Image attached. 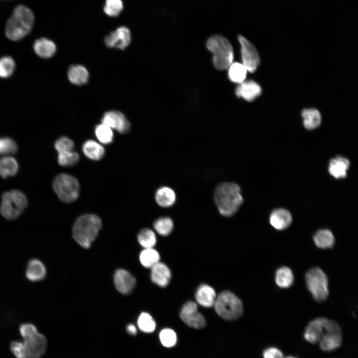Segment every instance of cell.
Here are the masks:
<instances>
[{"instance_id":"cell-1","label":"cell","mask_w":358,"mask_h":358,"mask_svg":"<svg viewBox=\"0 0 358 358\" xmlns=\"http://www.w3.org/2000/svg\"><path fill=\"white\" fill-rule=\"evenodd\" d=\"M19 332L23 341H12L10 345V350L16 358H40L47 347L45 337L31 323L21 324Z\"/></svg>"},{"instance_id":"cell-2","label":"cell","mask_w":358,"mask_h":358,"mask_svg":"<svg viewBox=\"0 0 358 358\" xmlns=\"http://www.w3.org/2000/svg\"><path fill=\"white\" fill-rule=\"evenodd\" d=\"M214 200L219 212L226 217L234 215L243 202L240 187L230 182L217 185L214 192Z\"/></svg>"},{"instance_id":"cell-3","label":"cell","mask_w":358,"mask_h":358,"mask_svg":"<svg viewBox=\"0 0 358 358\" xmlns=\"http://www.w3.org/2000/svg\"><path fill=\"white\" fill-rule=\"evenodd\" d=\"M33 22L34 15L29 8L24 5L17 6L6 23V37L12 41L20 40L30 32Z\"/></svg>"},{"instance_id":"cell-4","label":"cell","mask_w":358,"mask_h":358,"mask_svg":"<svg viewBox=\"0 0 358 358\" xmlns=\"http://www.w3.org/2000/svg\"><path fill=\"white\" fill-rule=\"evenodd\" d=\"M101 227L100 218L94 214H85L76 221L73 228L75 241L85 248L90 247Z\"/></svg>"},{"instance_id":"cell-5","label":"cell","mask_w":358,"mask_h":358,"mask_svg":"<svg viewBox=\"0 0 358 358\" xmlns=\"http://www.w3.org/2000/svg\"><path fill=\"white\" fill-rule=\"evenodd\" d=\"M206 47L213 54V63L219 70H225L233 63L234 51L230 41L224 36L215 34L208 38Z\"/></svg>"},{"instance_id":"cell-6","label":"cell","mask_w":358,"mask_h":358,"mask_svg":"<svg viewBox=\"0 0 358 358\" xmlns=\"http://www.w3.org/2000/svg\"><path fill=\"white\" fill-rule=\"evenodd\" d=\"M28 205L26 195L21 191L12 190L5 192L1 197L0 211L6 219L18 218Z\"/></svg>"},{"instance_id":"cell-7","label":"cell","mask_w":358,"mask_h":358,"mask_svg":"<svg viewBox=\"0 0 358 358\" xmlns=\"http://www.w3.org/2000/svg\"><path fill=\"white\" fill-rule=\"evenodd\" d=\"M215 311L221 318L233 320L239 318L243 313L242 302L229 291L222 292L216 297L214 305Z\"/></svg>"},{"instance_id":"cell-8","label":"cell","mask_w":358,"mask_h":358,"mask_svg":"<svg viewBox=\"0 0 358 358\" xmlns=\"http://www.w3.org/2000/svg\"><path fill=\"white\" fill-rule=\"evenodd\" d=\"M53 187L59 198L66 203L76 200L79 195L78 181L75 177L68 174L57 175L54 179Z\"/></svg>"},{"instance_id":"cell-9","label":"cell","mask_w":358,"mask_h":358,"mask_svg":"<svg viewBox=\"0 0 358 358\" xmlns=\"http://www.w3.org/2000/svg\"><path fill=\"white\" fill-rule=\"evenodd\" d=\"M307 288L313 297L317 301L325 300L329 295L328 281L326 275L319 268L309 270L306 274Z\"/></svg>"},{"instance_id":"cell-10","label":"cell","mask_w":358,"mask_h":358,"mask_svg":"<svg viewBox=\"0 0 358 358\" xmlns=\"http://www.w3.org/2000/svg\"><path fill=\"white\" fill-rule=\"evenodd\" d=\"M342 341L341 329L335 321L327 318L323 335L319 341L321 349L331 351L339 347Z\"/></svg>"},{"instance_id":"cell-11","label":"cell","mask_w":358,"mask_h":358,"mask_svg":"<svg viewBox=\"0 0 358 358\" xmlns=\"http://www.w3.org/2000/svg\"><path fill=\"white\" fill-rule=\"evenodd\" d=\"M237 37L241 46L242 64L247 71L253 73L260 64L258 52L254 45L244 36L239 35Z\"/></svg>"},{"instance_id":"cell-12","label":"cell","mask_w":358,"mask_h":358,"mask_svg":"<svg viewBox=\"0 0 358 358\" xmlns=\"http://www.w3.org/2000/svg\"><path fill=\"white\" fill-rule=\"evenodd\" d=\"M180 317L186 325L195 329L203 328L206 325L204 317L198 312L197 304L192 301L184 304L180 312Z\"/></svg>"},{"instance_id":"cell-13","label":"cell","mask_w":358,"mask_h":358,"mask_svg":"<svg viewBox=\"0 0 358 358\" xmlns=\"http://www.w3.org/2000/svg\"><path fill=\"white\" fill-rule=\"evenodd\" d=\"M102 124L120 133L124 134L129 131L130 124L124 115L119 111L111 110L105 112L102 119Z\"/></svg>"},{"instance_id":"cell-14","label":"cell","mask_w":358,"mask_h":358,"mask_svg":"<svg viewBox=\"0 0 358 358\" xmlns=\"http://www.w3.org/2000/svg\"><path fill=\"white\" fill-rule=\"evenodd\" d=\"M130 31L125 26L118 27L106 36L104 39V42L107 47L121 50L126 48L130 44Z\"/></svg>"},{"instance_id":"cell-15","label":"cell","mask_w":358,"mask_h":358,"mask_svg":"<svg viewBox=\"0 0 358 358\" xmlns=\"http://www.w3.org/2000/svg\"><path fill=\"white\" fill-rule=\"evenodd\" d=\"M114 282L118 291L126 294L130 293L135 287L136 280L128 271L123 269H119L114 274Z\"/></svg>"},{"instance_id":"cell-16","label":"cell","mask_w":358,"mask_h":358,"mask_svg":"<svg viewBox=\"0 0 358 358\" xmlns=\"http://www.w3.org/2000/svg\"><path fill=\"white\" fill-rule=\"evenodd\" d=\"M326 318H317L311 321L306 328L305 339L312 344L319 342L325 331Z\"/></svg>"},{"instance_id":"cell-17","label":"cell","mask_w":358,"mask_h":358,"mask_svg":"<svg viewBox=\"0 0 358 358\" xmlns=\"http://www.w3.org/2000/svg\"><path fill=\"white\" fill-rule=\"evenodd\" d=\"M262 93L261 87L255 82L250 80L239 84L235 89V94L238 97L252 101Z\"/></svg>"},{"instance_id":"cell-18","label":"cell","mask_w":358,"mask_h":358,"mask_svg":"<svg viewBox=\"0 0 358 358\" xmlns=\"http://www.w3.org/2000/svg\"><path fill=\"white\" fill-rule=\"evenodd\" d=\"M291 221L290 213L284 208L276 209L270 215L269 223L276 230H282L287 228Z\"/></svg>"},{"instance_id":"cell-19","label":"cell","mask_w":358,"mask_h":358,"mask_svg":"<svg viewBox=\"0 0 358 358\" xmlns=\"http://www.w3.org/2000/svg\"><path fill=\"white\" fill-rule=\"evenodd\" d=\"M151 277L152 281L161 287H165L169 283L171 273L168 267L159 262L151 268Z\"/></svg>"},{"instance_id":"cell-20","label":"cell","mask_w":358,"mask_h":358,"mask_svg":"<svg viewBox=\"0 0 358 358\" xmlns=\"http://www.w3.org/2000/svg\"><path fill=\"white\" fill-rule=\"evenodd\" d=\"M46 275V269L42 262L36 259L29 261L26 270V276L28 280L39 281L43 279Z\"/></svg>"},{"instance_id":"cell-21","label":"cell","mask_w":358,"mask_h":358,"mask_svg":"<svg viewBox=\"0 0 358 358\" xmlns=\"http://www.w3.org/2000/svg\"><path fill=\"white\" fill-rule=\"evenodd\" d=\"M349 167V161L346 158L339 156L330 161L328 171L333 177L338 179H342L346 177Z\"/></svg>"},{"instance_id":"cell-22","label":"cell","mask_w":358,"mask_h":358,"mask_svg":"<svg viewBox=\"0 0 358 358\" xmlns=\"http://www.w3.org/2000/svg\"><path fill=\"white\" fill-rule=\"evenodd\" d=\"M195 298L200 305L210 307L214 305L216 296L212 287L207 284H202L196 291Z\"/></svg>"},{"instance_id":"cell-23","label":"cell","mask_w":358,"mask_h":358,"mask_svg":"<svg viewBox=\"0 0 358 358\" xmlns=\"http://www.w3.org/2000/svg\"><path fill=\"white\" fill-rule=\"evenodd\" d=\"M35 53L40 57L45 59L52 57L55 53L56 46L51 40L41 38L36 40L33 45Z\"/></svg>"},{"instance_id":"cell-24","label":"cell","mask_w":358,"mask_h":358,"mask_svg":"<svg viewBox=\"0 0 358 358\" xmlns=\"http://www.w3.org/2000/svg\"><path fill=\"white\" fill-rule=\"evenodd\" d=\"M155 200L157 204L163 207H169L174 204L176 200L175 191L168 186L158 188L155 193Z\"/></svg>"},{"instance_id":"cell-25","label":"cell","mask_w":358,"mask_h":358,"mask_svg":"<svg viewBox=\"0 0 358 358\" xmlns=\"http://www.w3.org/2000/svg\"><path fill=\"white\" fill-rule=\"evenodd\" d=\"M68 77L72 84L82 85L88 82L89 74L87 69L83 66L75 65L71 66L69 69Z\"/></svg>"},{"instance_id":"cell-26","label":"cell","mask_w":358,"mask_h":358,"mask_svg":"<svg viewBox=\"0 0 358 358\" xmlns=\"http://www.w3.org/2000/svg\"><path fill=\"white\" fill-rule=\"evenodd\" d=\"M84 154L89 159L93 160L101 159L104 154V149L98 143L89 140L84 143L83 146Z\"/></svg>"},{"instance_id":"cell-27","label":"cell","mask_w":358,"mask_h":358,"mask_svg":"<svg viewBox=\"0 0 358 358\" xmlns=\"http://www.w3.org/2000/svg\"><path fill=\"white\" fill-rule=\"evenodd\" d=\"M302 116L303 119L304 126L307 129H314L321 124V114L317 109H305L302 112Z\"/></svg>"},{"instance_id":"cell-28","label":"cell","mask_w":358,"mask_h":358,"mask_svg":"<svg viewBox=\"0 0 358 358\" xmlns=\"http://www.w3.org/2000/svg\"><path fill=\"white\" fill-rule=\"evenodd\" d=\"M315 245L321 249L332 248L335 243V238L332 232L328 229L318 231L313 237Z\"/></svg>"},{"instance_id":"cell-29","label":"cell","mask_w":358,"mask_h":358,"mask_svg":"<svg viewBox=\"0 0 358 358\" xmlns=\"http://www.w3.org/2000/svg\"><path fill=\"white\" fill-rule=\"evenodd\" d=\"M18 170L16 160L11 157H4L0 159V175L6 179L15 176Z\"/></svg>"},{"instance_id":"cell-30","label":"cell","mask_w":358,"mask_h":358,"mask_svg":"<svg viewBox=\"0 0 358 358\" xmlns=\"http://www.w3.org/2000/svg\"><path fill=\"white\" fill-rule=\"evenodd\" d=\"M275 280L281 288H288L293 283L294 276L290 268L287 267L279 268L276 271Z\"/></svg>"},{"instance_id":"cell-31","label":"cell","mask_w":358,"mask_h":358,"mask_svg":"<svg viewBox=\"0 0 358 358\" xmlns=\"http://www.w3.org/2000/svg\"><path fill=\"white\" fill-rule=\"evenodd\" d=\"M228 68V78L232 82L240 84L245 81L247 70L243 64L232 63Z\"/></svg>"},{"instance_id":"cell-32","label":"cell","mask_w":358,"mask_h":358,"mask_svg":"<svg viewBox=\"0 0 358 358\" xmlns=\"http://www.w3.org/2000/svg\"><path fill=\"white\" fill-rule=\"evenodd\" d=\"M159 254L153 248L145 249L140 255V262L146 268H152L159 262Z\"/></svg>"},{"instance_id":"cell-33","label":"cell","mask_w":358,"mask_h":358,"mask_svg":"<svg viewBox=\"0 0 358 358\" xmlns=\"http://www.w3.org/2000/svg\"><path fill=\"white\" fill-rule=\"evenodd\" d=\"M154 227L157 232L162 236H167L172 231L174 223L172 219L169 217H162L154 223Z\"/></svg>"},{"instance_id":"cell-34","label":"cell","mask_w":358,"mask_h":358,"mask_svg":"<svg viewBox=\"0 0 358 358\" xmlns=\"http://www.w3.org/2000/svg\"><path fill=\"white\" fill-rule=\"evenodd\" d=\"M95 134L101 143L108 144L113 139V133L111 128L104 124L97 125L95 128Z\"/></svg>"},{"instance_id":"cell-35","label":"cell","mask_w":358,"mask_h":358,"mask_svg":"<svg viewBox=\"0 0 358 358\" xmlns=\"http://www.w3.org/2000/svg\"><path fill=\"white\" fill-rule=\"evenodd\" d=\"M138 240L139 244L145 249L153 248L156 243V237L151 229H142L138 234Z\"/></svg>"},{"instance_id":"cell-36","label":"cell","mask_w":358,"mask_h":358,"mask_svg":"<svg viewBox=\"0 0 358 358\" xmlns=\"http://www.w3.org/2000/svg\"><path fill=\"white\" fill-rule=\"evenodd\" d=\"M15 68V63L12 57L3 56L0 59V77L7 78L11 76Z\"/></svg>"},{"instance_id":"cell-37","label":"cell","mask_w":358,"mask_h":358,"mask_svg":"<svg viewBox=\"0 0 358 358\" xmlns=\"http://www.w3.org/2000/svg\"><path fill=\"white\" fill-rule=\"evenodd\" d=\"M138 325L140 329L146 333H151L156 328V323L152 317L147 313L140 314L138 319Z\"/></svg>"},{"instance_id":"cell-38","label":"cell","mask_w":358,"mask_h":358,"mask_svg":"<svg viewBox=\"0 0 358 358\" xmlns=\"http://www.w3.org/2000/svg\"><path fill=\"white\" fill-rule=\"evenodd\" d=\"M79 154L73 151L58 153V162L64 167H70L76 164L79 161Z\"/></svg>"},{"instance_id":"cell-39","label":"cell","mask_w":358,"mask_h":358,"mask_svg":"<svg viewBox=\"0 0 358 358\" xmlns=\"http://www.w3.org/2000/svg\"><path fill=\"white\" fill-rule=\"evenodd\" d=\"M159 338L162 344L168 348L175 346L177 340L175 332L169 328L162 330L160 333Z\"/></svg>"},{"instance_id":"cell-40","label":"cell","mask_w":358,"mask_h":358,"mask_svg":"<svg viewBox=\"0 0 358 358\" xmlns=\"http://www.w3.org/2000/svg\"><path fill=\"white\" fill-rule=\"evenodd\" d=\"M123 5L121 0H106L104 11L110 16H116L123 9Z\"/></svg>"},{"instance_id":"cell-41","label":"cell","mask_w":358,"mask_h":358,"mask_svg":"<svg viewBox=\"0 0 358 358\" xmlns=\"http://www.w3.org/2000/svg\"><path fill=\"white\" fill-rule=\"evenodd\" d=\"M17 148V144L13 139L8 137L0 138V154H14Z\"/></svg>"},{"instance_id":"cell-42","label":"cell","mask_w":358,"mask_h":358,"mask_svg":"<svg viewBox=\"0 0 358 358\" xmlns=\"http://www.w3.org/2000/svg\"><path fill=\"white\" fill-rule=\"evenodd\" d=\"M74 148L73 141L66 137L60 138L55 143V148L58 153L73 151Z\"/></svg>"},{"instance_id":"cell-43","label":"cell","mask_w":358,"mask_h":358,"mask_svg":"<svg viewBox=\"0 0 358 358\" xmlns=\"http://www.w3.org/2000/svg\"><path fill=\"white\" fill-rule=\"evenodd\" d=\"M264 358H284L282 352L275 347H269L263 352Z\"/></svg>"},{"instance_id":"cell-44","label":"cell","mask_w":358,"mask_h":358,"mask_svg":"<svg viewBox=\"0 0 358 358\" xmlns=\"http://www.w3.org/2000/svg\"><path fill=\"white\" fill-rule=\"evenodd\" d=\"M128 333L131 335H135L137 333L136 328L132 324L128 325L127 327Z\"/></svg>"},{"instance_id":"cell-45","label":"cell","mask_w":358,"mask_h":358,"mask_svg":"<svg viewBox=\"0 0 358 358\" xmlns=\"http://www.w3.org/2000/svg\"><path fill=\"white\" fill-rule=\"evenodd\" d=\"M284 358H295V357H292V356H288V357H286Z\"/></svg>"}]
</instances>
